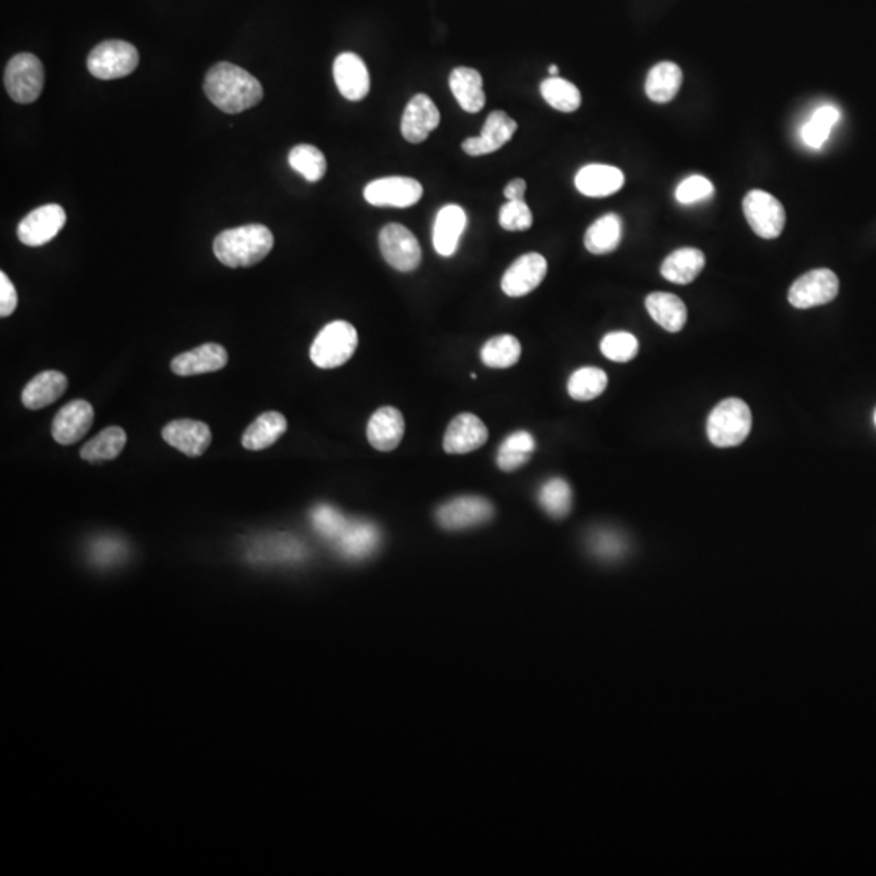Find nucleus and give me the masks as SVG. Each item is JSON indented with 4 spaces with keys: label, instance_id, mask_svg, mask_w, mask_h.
<instances>
[{
    "label": "nucleus",
    "instance_id": "obj_36",
    "mask_svg": "<svg viewBox=\"0 0 876 876\" xmlns=\"http://www.w3.org/2000/svg\"><path fill=\"white\" fill-rule=\"evenodd\" d=\"M607 383L609 378L604 370L597 367H583L573 372L568 380V395L576 401L596 400L597 396H601L606 391Z\"/></svg>",
    "mask_w": 876,
    "mask_h": 876
},
{
    "label": "nucleus",
    "instance_id": "obj_6",
    "mask_svg": "<svg viewBox=\"0 0 876 876\" xmlns=\"http://www.w3.org/2000/svg\"><path fill=\"white\" fill-rule=\"evenodd\" d=\"M140 57L135 46L119 39L98 44L88 56V70L99 80L124 78L138 67Z\"/></svg>",
    "mask_w": 876,
    "mask_h": 876
},
{
    "label": "nucleus",
    "instance_id": "obj_35",
    "mask_svg": "<svg viewBox=\"0 0 876 876\" xmlns=\"http://www.w3.org/2000/svg\"><path fill=\"white\" fill-rule=\"evenodd\" d=\"M521 344L515 336L499 335L481 349V359L490 369H508L520 361Z\"/></svg>",
    "mask_w": 876,
    "mask_h": 876
},
{
    "label": "nucleus",
    "instance_id": "obj_42",
    "mask_svg": "<svg viewBox=\"0 0 876 876\" xmlns=\"http://www.w3.org/2000/svg\"><path fill=\"white\" fill-rule=\"evenodd\" d=\"M714 195L713 182L708 181L703 176H692L680 182L679 187L675 190V198L680 205H693V203L703 202Z\"/></svg>",
    "mask_w": 876,
    "mask_h": 876
},
{
    "label": "nucleus",
    "instance_id": "obj_30",
    "mask_svg": "<svg viewBox=\"0 0 876 876\" xmlns=\"http://www.w3.org/2000/svg\"><path fill=\"white\" fill-rule=\"evenodd\" d=\"M682 70L674 62H661L649 70L645 91L654 103L666 104L677 96L682 86Z\"/></svg>",
    "mask_w": 876,
    "mask_h": 876
},
{
    "label": "nucleus",
    "instance_id": "obj_9",
    "mask_svg": "<svg viewBox=\"0 0 876 876\" xmlns=\"http://www.w3.org/2000/svg\"><path fill=\"white\" fill-rule=\"evenodd\" d=\"M378 245L388 265L401 273H411L421 265V244L403 224H387L380 231Z\"/></svg>",
    "mask_w": 876,
    "mask_h": 876
},
{
    "label": "nucleus",
    "instance_id": "obj_29",
    "mask_svg": "<svg viewBox=\"0 0 876 876\" xmlns=\"http://www.w3.org/2000/svg\"><path fill=\"white\" fill-rule=\"evenodd\" d=\"M705 263V254L701 250L685 247L675 250L664 260L661 275L670 283L690 284L698 278Z\"/></svg>",
    "mask_w": 876,
    "mask_h": 876
},
{
    "label": "nucleus",
    "instance_id": "obj_15",
    "mask_svg": "<svg viewBox=\"0 0 876 876\" xmlns=\"http://www.w3.org/2000/svg\"><path fill=\"white\" fill-rule=\"evenodd\" d=\"M518 130L515 119L505 111L490 112L479 137H469L463 142V150L469 156H484L495 153L510 142Z\"/></svg>",
    "mask_w": 876,
    "mask_h": 876
},
{
    "label": "nucleus",
    "instance_id": "obj_22",
    "mask_svg": "<svg viewBox=\"0 0 876 876\" xmlns=\"http://www.w3.org/2000/svg\"><path fill=\"white\" fill-rule=\"evenodd\" d=\"M625 184V176L619 168L607 164H588L575 177L576 189L584 197L602 198L614 195Z\"/></svg>",
    "mask_w": 876,
    "mask_h": 876
},
{
    "label": "nucleus",
    "instance_id": "obj_13",
    "mask_svg": "<svg viewBox=\"0 0 876 876\" xmlns=\"http://www.w3.org/2000/svg\"><path fill=\"white\" fill-rule=\"evenodd\" d=\"M67 221L64 208L56 203L31 211L18 224V239L30 247L48 244L62 231Z\"/></svg>",
    "mask_w": 876,
    "mask_h": 876
},
{
    "label": "nucleus",
    "instance_id": "obj_25",
    "mask_svg": "<svg viewBox=\"0 0 876 876\" xmlns=\"http://www.w3.org/2000/svg\"><path fill=\"white\" fill-rule=\"evenodd\" d=\"M67 387H69V380L62 372H57V370L41 372L23 388V406L31 411L46 408L49 404L56 403L64 395Z\"/></svg>",
    "mask_w": 876,
    "mask_h": 876
},
{
    "label": "nucleus",
    "instance_id": "obj_24",
    "mask_svg": "<svg viewBox=\"0 0 876 876\" xmlns=\"http://www.w3.org/2000/svg\"><path fill=\"white\" fill-rule=\"evenodd\" d=\"M466 213L460 205H447L442 210L438 211L435 218L434 231H432V242L434 249L438 255L442 257H453L458 245H460L461 236L466 229Z\"/></svg>",
    "mask_w": 876,
    "mask_h": 876
},
{
    "label": "nucleus",
    "instance_id": "obj_20",
    "mask_svg": "<svg viewBox=\"0 0 876 876\" xmlns=\"http://www.w3.org/2000/svg\"><path fill=\"white\" fill-rule=\"evenodd\" d=\"M164 442L181 451L184 455L202 456L213 440L210 427L205 422L192 419H179L169 422L163 429Z\"/></svg>",
    "mask_w": 876,
    "mask_h": 876
},
{
    "label": "nucleus",
    "instance_id": "obj_14",
    "mask_svg": "<svg viewBox=\"0 0 876 876\" xmlns=\"http://www.w3.org/2000/svg\"><path fill=\"white\" fill-rule=\"evenodd\" d=\"M547 275V260L541 254L521 255L518 260L511 263L510 268L503 275L502 291L508 297L528 296L537 286H541Z\"/></svg>",
    "mask_w": 876,
    "mask_h": 876
},
{
    "label": "nucleus",
    "instance_id": "obj_32",
    "mask_svg": "<svg viewBox=\"0 0 876 876\" xmlns=\"http://www.w3.org/2000/svg\"><path fill=\"white\" fill-rule=\"evenodd\" d=\"M125 443H127V434L122 427H106L95 438H91L90 442L85 443V447L80 451V456L88 463L114 460L121 455Z\"/></svg>",
    "mask_w": 876,
    "mask_h": 876
},
{
    "label": "nucleus",
    "instance_id": "obj_3",
    "mask_svg": "<svg viewBox=\"0 0 876 876\" xmlns=\"http://www.w3.org/2000/svg\"><path fill=\"white\" fill-rule=\"evenodd\" d=\"M275 237L263 224L226 229L216 236L213 252L229 268L254 267L270 254Z\"/></svg>",
    "mask_w": 876,
    "mask_h": 876
},
{
    "label": "nucleus",
    "instance_id": "obj_2",
    "mask_svg": "<svg viewBox=\"0 0 876 876\" xmlns=\"http://www.w3.org/2000/svg\"><path fill=\"white\" fill-rule=\"evenodd\" d=\"M203 90L211 103L226 114H239L257 106L263 98V86L247 70L219 62L208 70Z\"/></svg>",
    "mask_w": 876,
    "mask_h": 876
},
{
    "label": "nucleus",
    "instance_id": "obj_21",
    "mask_svg": "<svg viewBox=\"0 0 876 876\" xmlns=\"http://www.w3.org/2000/svg\"><path fill=\"white\" fill-rule=\"evenodd\" d=\"M228 359V351L221 344H202L192 351L174 357L171 369L174 374L181 377L210 374L224 369L228 365Z\"/></svg>",
    "mask_w": 876,
    "mask_h": 876
},
{
    "label": "nucleus",
    "instance_id": "obj_38",
    "mask_svg": "<svg viewBox=\"0 0 876 876\" xmlns=\"http://www.w3.org/2000/svg\"><path fill=\"white\" fill-rule=\"evenodd\" d=\"M541 95L550 108L560 112H575L581 106V93L572 82L550 77L541 85Z\"/></svg>",
    "mask_w": 876,
    "mask_h": 876
},
{
    "label": "nucleus",
    "instance_id": "obj_11",
    "mask_svg": "<svg viewBox=\"0 0 876 876\" xmlns=\"http://www.w3.org/2000/svg\"><path fill=\"white\" fill-rule=\"evenodd\" d=\"M424 195L421 182L411 177H383L365 185V202L374 207H414Z\"/></svg>",
    "mask_w": 876,
    "mask_h": 876
},
{
    "label": "nucleus",
    "instance_id": "obj_12",
    "mask_svg": "<svg viewBox=\"0 0 876 876\" xmlns=\"http://www.w3.org/2000/svg\"><path fill=\"white\" fill-rule=\"evenodd\" d=\"M839 292L836 273L828 268L812 270L800 276L789 289V302L795 309H812L834 301Z\"/></svg>",
    "mask_w": 876,
    "mask_h": 876
},
{
    "label": "nucleus",
    "instance_id": "obj_27",
    "mask_svg": "<svg viewBox=\"0 0 876 876\" xmlns=\"http://www.w3.org/2000/svg\"><path fill=\"white\" fill-rule=\"evenodd\" d=\"M646 309L657 325L670 333H677L687 323V305L670 292H653L646 297Z\"/></svg>",
    "mask_w": 876,
    "mask_h": 876
},
{
    "label": "nucleus",
    "instance_id": "obj_47",
    "mask_svg": "<svg viewBox=\"0 0 876 876\" xmlns=\"http://www.w3.org/2000/svg\"><path fill=\"white\" fill-rule=\"evenodd\" d=\"M875 426H876V411H875Z\"/></svg>",
    "mask_w": 876,
    "mask_h": 876
},
{
    "label": "nucleus",
    "instance_id": "obj_10",
    "mask_svg": "<svg viewBox=\"0 0 876 876\" xmlns=\"http://www.w3.org/2000/svg\"><path fill=\"white\" fill-rule=\"evenodd\" d=\"M494 515L495 508L489 500L477 495H461L438 508L437 523L447 531H461L489 523Z\"/></svg>",
    "mask_w": 876,
    "mask_h": 876
},
{
    "label": "nucleus",
    "instance_id": "obj_19",
    "mask_svg": "<svg viewBox=\"0 0 876 876\" xmlns=\"http://www.w3.org/2000/svg\"><path fill=\"white\" fill-rule=\"evenodd\" d=\"M333 77L341 95L349 101H362L370 91L367 65L354 52H343L333 64Z\"/></svg>",
    "mask_w": 876,
    "mask_h": 876
},
{
    "label": "nucleus",
    "instance_id": "obj_33",
    "mask_svg": "<svg viewBox=\"0 0 876 876\" xmlns=\"http://www.w3.org/2000/svg\"><path fill=\"white\" fill-rule=\"evenodd\" d=\"M536 450V440L526 430H518L505 438L497 455V466L505 473L523 468Z\"/></svg>",
    "mask_w": 876,
    "mask_h": 876
},
{
    "label": "nucleus",
    "instance_id": "obj_23",
    "mask_svg": "<svg viewBox=\"0 0 876 876\" xmlns=\"http://www.w3.org/2000/svg\"><path fill=\"white\" fill-rule=\"evenodd\" d=\"M403 414L391 406L377 409L367 426V440L378 451H393L404 437Z\"/></svg>",
    "mask_w": 876,
    "mask_h": 876
},
{
    "label": "nucleus",
    "instance_id": "obj_16",
    "mask_svg": "<svg viewBox=\"0 0 876 876\" xmlns=\"http://www.w3.org/2000/svg\"><path fill=\"white\" fill-rule=\"evenodd\" d=\"M440 124V111L427 95H416L409 99L401 119V134L409 143L426 142L429 135Z\"/></svg>",
    "mask_w": 876,
    "mask_h": 876
},
{
    "label": "nucleus",
    "instance_id": "obj_26",
    "mask_svg": "<svg viewBox=\"0 0 876 876\" xmlns=\"http://www.w3.org/2000/svg\"><path fill=\"white\" fill-rule=\"evenodd\" d=\"M450 90L463 111L476 114L486 106L481 73L469 67H456L450 75Z\"/></svg>",
    "mask_w": 876,
    "mask_h": 876
},
{
    "label": "nucleus",
    "instance_id": "obj_28",
    "mask_svg": "<svg viewBox=\"0 0 876 876\" xmlns=\"http://www.w3.org/2000/svg\"><path fill=\"white\" fill-rule=\"evenodd\" d=\"M288 429V421L286 417L276 411H268V413L260 414L255 419L244 435H242V445L245 450L260 451L271 447L273 443L278 442L283 437L284 432Z\"/></svg>",
    "mask_w": 876,
    "mask_h": 876
},
{
    "label": "nucleus",
    "instance_id": "obj_45",
    "mask_svg": "<svg viewBox=\"0 0 876 876\" xmlns=\"http://www.w3.org/2000/svg\"><path fill=\"white\" fill-rule=\"evenodd\" d=\"M526 194V182L524 179H513L508 182L507 187L503 190V195L507 200H524Z\"/></svg>",
    "mask_w": 876,
    "mask_h": 876
},
{
    "label": "nucleus",
    "instance_id": "obj_7",
    "mask_svg": "<svg viewBox=\"0 0 876 876\" xmlns=\"http://www.w3.org/2000/svg\"><path fill=\"white\" fill-rule=\"evenodd\" d=\"M5 88L15 103H35L43 93L44 67L33 54H17L5 69Z\"/></svg>",
    "mask_w": 876,
    "mask_h": 876
},
{
    "label": "nucleus",
    "instance_id": "obj_44",
    "mask_svg": "<svg viewBox=\"0 0 876 876\" xmlns=\"http://www.w3.org/2000/svg\"><path fill=\"white\" fill-rule=\"evenodd\" d=\"M18 304L17 289L4 271L0 273V315L9 317L15 312Z\"/></svg>",
    "mask_w": 876,
    "mask_h": 876
},
{
    "label": "nucleus",
    "instance_id": "obj_39",
    "mask_svg": "<svg viewBox=\"0 0 876 876\" xmlns=\"http://www.w3.org/2000/svg\"><path fill=\"white\" fill-rule=\"evenodd\" d=\"M539 503L552 518H565L572 510V489L567 481L554 477L539 490Z\"/></svg>",
    "mask_w": 876,
    "mask_h": 876
},
{
    "label": "nucleus",
    "instance_id": "obj_46",
    "mask_svg": "<svg viewBox=\"0 0 876 876\" xmlns=\"http://www.w3.org/2000/svg\"><path fill=\"white\" fill-rule=\"evenodd\" d=\"M549 73L552 77H557V75H559V67H557V65H550Z\"/></svg>",
    "mask_w": 876,
    "mask_h": 876
},
{
    "label": "nucleus",
    "instance_id": "obj_34",
    "mask_svg": "<svg viewBox=\"0 0 876 876\" xmlns=\"http://www.w3.org/2000/svg\"><path fill=\"white\" fill-rule=\"evenodd\" d=\"M839 119H841V112L838 108H834L831 104L820 106L816 111H813L812 117L800 130L802 142L812 150H820L821 146L825 145L826 140H828L831 130L838 124Z\"/></svg>",
    "mask_w": 876,
    "mask_h": 876
},
{
    "label": "nucleus",
    "instance_id": "obj_5",
    "mask_svg": "<svg viewBox=\"0 0 876 876\" xmlns=\"http://www.w3.org/2000/svg\"><path fill=\"white\" fill-rule=\"evenodd\" d=\"M359 336L356 328L344 320L328 323L312 343L310 359L320 369H336L354 356Z\"/></svg>",
    "mask_w": 876,
    "mask_h": 876
},
{
    "label": "nucleus",
    "instance_id": "obj_4",
    "mask_svg": "<svg viewBox=\"0 0 876 876\" xmlns=\"http://www.w3.org/2000/svg\"><path fill=\"white\" fill-rule=\"evenodd\" d=\"M752 411L745 401L729 398L711 411L706 424L709 442L719 448L737 447L752 432Z\"/></svg>",
    "mask_w": 876,
    "mask_h": 876
},
{
    "label": "nucleus",
    "instance_id": "obj_40",
    "mask_svg": "<svg viewBox=\"0 0 876 876\" xmlns=\"http://www.w3.org/2000/svg\"><path fill=\"white\" fill-rule=\"evenodd\" d=\"M640 349L636 336L627 331H614L601 341V353L614 362H628L635 359Z\"/></svg>",
    "mask_w": 876,
    "mask_h": 876
},
{
    "label": "nucleus",
    "instance_id": "obj_17",
    "mask_svg": "<svg viewBox=\"0 0 876 876\" xmlns=\"http://www.w3.org/2000/svg\"><path fill=\"white\" fill-rule=\"evenodd\" d=\"M489 438L486 424L471 413H461L450 422L445 437L443 450L448 455H466L481 448Z\"/></svg>",
    "mask_w": 876,
    "mask_h": 876
},
{
    "label": "nucleus",
    "instance_id": "obj_37",
    "mask_svg": "<svg viewBox=\"0 0 876 876\" xmlns=\"http://www.w3.org/2000/svg\"><path fill=\"white\" fill-rule=\"evenodd\" d=\"M289 166L305 181L318 182L327 172V158L315 146L297 145L289 151Z\"/></svg>",
    "mask_w": 876,
    "mask_h": 876
},
{
    "label": "nucleus",
    "instance_id": "obj_18",
    "mask_svg": "<svg viewBox=\"0 0 876 876\" xmlns=\"http://www.w3.org/2000/svg\"><path fill=\"white\" fill-rule=\"evenodd\" d=\"M95 421V409L88 401L73 400L59 409L52 421V437L61 445H72L82 440Z\"/></svg>",
    "mask_w": 876,
    "mask_h": 876
},
{
    "label": "nucleus",
    "instance_id": "obj_1",
    "mask_svg": "<svg viewBox=\"0 0 876 876\" xmlns=\"http://www.w3.org/2000/svg\"><path fill=\"white\" fill-rule=\"evenodd\" d=\"M310 521L315 531L331 542L346 560L369 559L382 544V533L377 524L351 520L331 505H317L310 511Z\"/></svg>",
    "mask_w": 876,
    "mask_h": 876
},
{
    "label": "nucleus",
    "instance_id": "obj_43",
    "mask_svg": "<svg viewBox=\"0 0 876 876\" xmlns=\"http://www.w3.org/2000/svg\"><path fill=\"white\" fill-rule=\"evenodd\" d=\"M589 546H591V550H593L596 557L604 560L619 559V557H622L623 552H625L623 537L620 534L614 533V531H606V529L604 531H596L591 536Z\"/></svg>",
    "mask_w": 876,
    "mask_h": 876
},
{
    "label": "nucleus",
    "instance_id": "obj_31",
    "mask_svg": "<svg viewBox=\"0 0 876 876\" xmlns=\"http://www.w3.org/2000/svg\"><path fill=\"white\" fill-rule=\"evenodd\" d=\"M622 234V219L609 213L589 226L584 236V247L594 255L610 254L619 247Z\"/></svg>",
    "mask_w": 876,
    "mask_h": 876
},
{
    "label": "nucleus",
    "instance_id": "obj_41",
    "mask_svg": "<svg viewBox=\"0 0 876 876\" xmlns=\"http://www.w3.org/2000/svg\"><path fill=\"white\" fill-rule=\"evenodd\" d=\"M499 223L505 231H528L533 226V213L524 200H508L500 208Z\"/></svg>",
    "mask_w": 876,
    "mask_h": 876
},
{
    "label": "nucleus",
    "instance_id": "obj_8",
    "mask_svg": "<svg viewBox=\"0 0 876 876\" xmlns=\"http://www.w3.org/2000/svg\"><path fill=\"white\" fill-rule=\"evenodd\" d=\"M743 213L756 236L776 239L786 226V210L778 198L765 190H752L743 198Z\"/></svg>",
    "mask_w": 876,
    "mask_h": 876
}]
</instances>
